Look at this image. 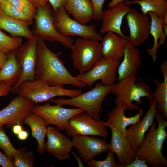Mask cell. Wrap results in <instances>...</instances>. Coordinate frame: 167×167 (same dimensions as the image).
<instances>
[{
  "instance_id": "19",
  "label": "cell",
  "mask_w": 167,
  "mask_h": 167,
  "mask_svg": "<svg viewBox=\"0 0 167 167\" xmlns=\"http://www.w3.org/2000/svg\"><path fill=\"white\" fill-rule=\"evenodd\" d=\"M111 132L109 150L115 154L121 167H126L135 157L131 146L124 135L117 129L109 127Z\"/></svg>"
},
{
  "instance_id": "46",
  "label": "cell",
  "mask_w": 167,
  "mask_h": 167,
  "mask_svg": "<svg viewBox=\"0 0 167 167\" xmlns=\"http://www.w3.org/2000/svg\"><path fill=\"white\" fill-rule=\"evenodd\" d=\"M137 0H112L108 4V7L109 8L113 7L115 5L123 2L126 1H135Z\"/></svg>"
},
{
  "instance_id": "20",
  "label": "cell",
  "mask_w": 167,
  "mask_h": 167,
  "mask_svg": "<svg viewBox=\"0 0 167 167\" xmlns=\"http://www.w3.org/2000/svg\"><path fill=\"white\" fill-rule=\"evenodd\" d=\"M123 59L120 63L117 71L116 79L120 80L129 76L138 73V69L142 64L139 50L128 42L123 52Z\"/></svg>"
},
{
  "instance_id": "26",
  "label": "cell",
  "mask_w": 167,
  "mask_h": 167,
  "mask_svg": "<svg viewBox=\"0 0 167 167\" xmlns=\"http://www.w3.org/2000/svg\"><path fill=\"white\" fill-rule=\"evenodd\" d=\"M148 14L151 19L150 34L153 37L154 43L151 49L147 48V52L151 57L153 62H155L157 59L156 55L158 48L160 45L164 44L167 35L163 30V22L162 19L159 18L153 12H149Z\"/></svg>"
},
{
  "instance_id": "25",
  "label": "cell",
  "mask_w": 167,
  "mask_h": 167,
  "mask_svg": "<svg viewBox=\"0 0 167 167\" xmlns=\"http://www.w3.org/2000/svg\"><path fill=\"white\" fill-rule=\"evenodd\" d=\"M24 123L30 127L32 136L37 142V152L41 154L43 153L45 151V138L48 125L41 116L32 112L26 117Z\"/></svg>"
},
{
  "instance_id": "40",
  "label": "cell",
  "mask_w": 167,
  "mask_h": 167,
  "mask_svg": "<svg viewBox=\"0 0 167 167\" xmlns=\"http://www.w3.org/2000/svg\"><path fill=\"white\" fill-rule=\"evenodd\" d=\"M54 11L62 7H64L66 0H49Z\"/></svg>"
},
{
  "instance_id": "11",
  "label": "cell",
  "mask_w": 167,
  "mask_h": 167,
  "mask_svg": "<svg viewBox=\"0 0 167 167\" xmlns=\"http://www.w3.org/2000/svg\"><path fill=\"white\" fill-rule=\"evenodd\" d=\"M34 37L28 41L16 50V57L22 69V74L19 82L12 87V94L16 93L19 85L26 81L34 80L36 62L37 43L38 36L34 34Z\"/></svg>"
},
{
  "instance_id": "32",
  "label": "cell",
  "mask_w": 167,
  "mask_h": 167,
  "mask_svg": "<svg viewBox=\"0 0 167 167\" xmlns=\"http://www.w3.org/2000/svg\"><path fill=\"white\" fill-rule=\"evenodd\" d=\"M14 155L12 162L15 167H33L34 158V153L31 152H25L22 149Z\"/></svg>"
},
{
  "instance_id": "2",
  "label": "cell",
  "mask_w": 167,
  "mask_h": 167,
  "mask_svg": "<svg viewBox=\"0 0 167 167\" xmlns=\"http://www.w3.org/2000/svg\"><path fill=\"white\" fill-rule=\"evenodd\" d=\"M155 118L157 123V127L156 123L152 125L142 144L135 152V158L145 160L152 167H166L167 159L161 151L167 137L165 130L167 121L157 112Z\"/></svg>"
},
{
  "instance_id": "30",
  "label": "cell",
  "mask_w": 167,
  "mask_h": 167,
  "mask_svg": "<svg viewBox=\"0 0 167 167\" xmlns=\"http://www.w3.org/2000/svg\"><path fill=\"white\" fill-rule=\"evenodd\" d=\"M22 42L21 38L10 37L0 30V49L7 54L17 49Z\"/></svg>"
},
{
  "instance_id": "34",
  "label": "cell",
  "mask_w": 167,
  "mask_h": 167,
  "mask_svg": "<svg viewBox=\"0 0 167 167\" xmlns=\"http://www.w3.org/2000/svg\"><path fill=\"white\" fill-rule=\"evenodd\" d=\"M106 158L103 160H96L93 158L87 163L90 167H121L115 160L114 153L109 150Z\"/></svg>"
},
{
  "instance_id": "31",
  "label": "cell",
  "mask_w": 167,
  "mask_h": 167,
  "mask_svg": "<svg viewBox=\"0 0 167 167\" xmlns=\"http://www.w3.org/2000/svg\"><path fill=\"white\" fill-rule=\"evenodd\" d=\"M0 7L7 15L16 19L28 23L31 25L32 19L29 17L7 0L0 3Z\"/></svg>"
},
{
  "instance_id": "37",
  "label": "cell",
  "mask_w": 167,
  "mask_h": 167,
  "mask_svg": "<svg viewBox=\"0 0 167 167\" xmlns=\"http://www.w3.org/2000/svg\"><path fill=\"white\" fill-rule=\"evenodd\" d=\"M146 161L144 159L135 158L126 167H148Z\"/></svg>"
},
{
  "instance_id": "48",
  "label": "cell",
  "mask_w": 167,
  "mask_h": 167,
  "mask_svg": "<svg viewBox=\"0 0 167 167\" xmlns=\"http://www.w3.org/2000/svg\"><path fill=\"white\" fill-rule=\"evenodd\" d=\"M163 28L164 32L167 36V24H163Z\"/></svg>"
},
{
  "instance_id": "27",
  "label": "cell",
  "mask_w": 167,
  "mask_h": 167,
  "mask_svg": "<svg viewBox=\"0 0 167 167\" xmlns=\"http://www.w3.org/2000/svg\"><path fill=\"white\" fill-rule=\"evenodd\" d=\"M16 50L8 55L7 61L0 71V84H8L13 87L21 78L22 69L16 57Z\"/></svg>"
},
{
  "instance_id": "7",
  "label": "cell",
  "mask_w": 167,
  "mask_h": 167,
  "mask_svg": "<svg viewBox=\"0 0 167 167\" xmlns=\"http://www.w3.org/2000/svg\"><path fill=\"white\" fill-rule=\"evenodd\" d=\"M52 6L48 3L37 8L32 32L44 40L58 42L66 47L71 48L74 41L70 37L61 35L56 29L54 23V11Z\"/></svg>"
},
{
  "instance_id": "35",
  "label": "cell",
  "mask_w": 167,
  "mask_h": 167,
  "mask_svg": "<svg viewBox=\"0 0 167 167\" xmlns=\"http://www.w3.org/2000/svg\"><path fill=\"white\" fill-rule=\"evenodd\" d=\"M17 7L26 15L34 19L37 8L29 0H7Z\"/></svg>"
},
{
  "instance_id": "39",
  "label": "cell",
  "mask_w": 167,
  "mask_h": 167,
  "mask_svg": "<svg viewBox=\"0 0 167 167\" xmlns=\"http://www.w3.org/2000/svg\"><path fill=\"white\" fill-rule=\"evenodd\" d=\"M0 165L3 167H15L12 161L0 151Z\"/></svg>"
},
{
  "instance_id": "23",
  "label": "cell",
  "mask_w": 167,
  "mask_h": 167,
  "mask_svg": "<svg viewBox=\"0 0 167 167\" xmlns=\"http://www.w3.org/2000/svg\"><path fill=\"white\" fill-rule=\"evenodd\" d=\"M64 7L68 14L81 24H86L92 19L93 7L91 0H66Z\"/></svg>"
},
{
  "instance_id": "49",
  "label": "cell",
  "mask_w": 167,
  "mask_h": 167,
  "mask_svg": "<svg viewBox=\"0 0 167 167\" xmlns=\"http://www.w3.org/2000/svg\"><path fill=\"white\" fill-rule=\"evenodd\" d=\"M4 0H0V3Z\"/></svg>"
},
{
  "instance_id": "12",
  "label": "cell",
  "mask_w": 167,
  "mask_h": 167,
  "mask_svg": "<svg viewBox=\"0 0 167 167\" xmlns=\"http://www.w3.org/2000/svg\"><path fill=\"white\" fill-rule=\"evenodd\" d=\"M34 106L31 100L18 95L0 110V126L6 125L7 128L11 129L16 124L23 126L25 118L32 113Z\"/></svg>"
},
{
  "instance_id": "14",
  "label": "cell",
  "mask_w": 167,
  "mask_h": 167,
  "mask_svg": "<svg viewBox=\"0 0 167 167\" xmlns=\"http://www.w3.org/2000/svg\"><path fill=\"white\" fill-rule=\"evenodd\" d=\"M126 18L130 32L127 42L135 47L139 46L149 37L151 20L147 14L134 8L130 9Z\"/></svg>"
},
{
  "instance_id": "21",
  "label": "cell",
  "mask_w": 167,
  "mask_h": 167,
  "mask_svg": "<svg viewBox=\"0 0 167 167\" xmlns=\"http://www.w3.org/2000/svg\"><path fill=\"white\" fill-rule=\"evenodd\" d=\"M126 110L125 106L118 104L107 114V120L105 122L107 126L112 127L119 130L125 136L126 127L136 123L143 115V109L139 110V112L135 115L127 117L125 114Z\"/></svg>"
},
{
  "instance_id": "41",
  "label": "cell",
  "mask_w": 167,
  "mask_h": 167,
  "mask_svg": "<svg viewBox=\"0 0 167 167\" xmlns=\"http://www.w3.org/2000/svg\"><path fill=\"white\" fill-rule=\"evenodd\" d=\"M160 69L164 78V80L167 81V61H163L160 66Z\"/></svg>"
},
{
  "instance_id": "22",
  "label": "cell",
  "mask_w": 167,
  "mask_h": 167,
  "mask_svg": "<svg viewBox=\"0 0 167 167\" xmlns=\"http://www.w3.org/2000/svg\"><path fill=\"white\" fill-rule=\"evenodd\" d=\"M101 41L103 57L110 60L120 61L123 57L127 40L114 32H109Z\"/></svg>"
},
{
  "instance_id": "44",
  "label": "cell",
  "mask_w": 167,
  "mask_h": 167,
  "mask_svg": "<svg viewBox=\"0 0 167 167\" xmlns=\"http://www.w3.org/2000/svg\"><path fill=\"white\" fill-rule=\"evenodd\" d=\"M28 135L29 133L28 132L26 131L23 130L17 135L19 139L24 141L27 139Z\"/></svg>"
},
{
  "instance_id": "47",
  "label": "cell",
  "mask_w": 167,
  "mask_h": 167,
  "mask_svg": "<svg viewBox=\"0 0 167 167\" xmlns=\"http://www.w3.org/2000/svg\"><path fill=\"white\" fill-rule=\"evenodd\" d=\"M162 19L163 22V24H167V11L165 13Z\"/></svg>"
},
{
  "instance_id": "6",
  "label": "cell",
  "mask_w": 167,
  "mask_h": 167,
  "mask_svg": "<svg viewBox=\"0 0 167 167\" xmlns=\"http://www.w3.org/2000/svg\"><path fill=\"white\" fill-rule=\"evenodd\" d=\"M70 48L73 65L79 74L89 70L103 57L101 43L97 40L80 37Z\"/></svg>"
},
{
  "instance_id": "36",
  "label": "cell",
  "mask_w": 167,
  "mask_h": 167,
  "mask_svg": "<svg viewBox=\"0 0 167 167\" xmlns=\"http://www.w3.org/2000/svg\"><path fill=\"white\" fill-rule=\"evenodd\" d=\"M93 7L92 19L96 21L101 20L103 12V7L105 0H91Z\"/></svg>"
},
{
  "instance_id": "45",
  "label": "cell",
  "mask_w": 167,
  "mask_h": 167,
  "mask_svg": "<svg viewBox=\"0 0 167 167\" xmlns=\"http://www.w3.org/2000/svg\"><path fill=\"white\" fill-rule=\"evenodd\" d=\"M12 129L13 133L16 135L23 130L22 125L19 124L15 125Z\"/></svg>"
},
{
  "instance_id": "15",
  "label": "cell",
  "mask_w": 167,
  "mask_h": 167,
  "mask_svg": "<svg viewBox=\"0 0 167 167\" xmlns=\"http://www.w3.org/2000/svg\"><path fill=\"white\" fill-rule=\"evenodd\" d=\"M149 108L145 115L135 124L126 129L125 137L135 153L141 146L146 132L154 123L156 110L157 101L153 98L149 100Z\"/></svg>"
},
{
  "instance_id": "33",
  "label": "cell",
  "mask_w": 167,
  "mask_h": 167,
  "mask_svg": "<svg viewBox=\"0 0 167 167\" xmlns=\"http://www.w3.org/2000/svg\"><path fill=\"white\" fill-rule=\"evenodd\" d=\"M0 148H1L10 160L19 150L15 148L11 142L3 126H0Z\"/></svg>"
},
{
  "instance_id": "28",
  "label": "cell",
  "mask_w": 167,
  "mask_h": 167,
  "mask_svg": "<svg viewBox=\"0 0 167 167\" xmlns=\"http://www.w3.org/2000/svg\"><path fill=\"white\" fill-rule=\"evenodd\" d=\"M125 2L128 5L138 4L140 6L143 13L147 14L149 12H153L161 19L167 11V1L166 0H137L134 1H126Z\"/></svg>"
},
{
  "instance_id": "1",
  "label": "cell",
  "mask_w": 167,
  "mask_h": 167,
  "mask_svg": "<svg viewBox=\"0 0 167 167\" xmlns=\"http://www.w3.org/2000/svg\"><path fill=\"white\" fill-rule=\"evenodd\" d=\"M61 53L51 51L44 40L38 36L34 80L51 86L71 85L80 89L86 87V84L72 75L66 67L59 58Z\"/></svg>"
},
{
  "instance_id": "5",
  "label": "cell",
  "mask_w": 167,
  "mask_h": 167,
  "mask_svg": "<svg viewBox=\"0 0 167 167\" xmlns=\"http://www.w3.org/2000/svg\"><path fill=\"white\" fill-rule=\"evenodd\" d=\"M16 92L29 99L35 104L58 96L73 97L82 93L79 90L65 89L63 85L51 86L34 80L22 83L17 88Z\"/></svg>"
},
{
  "instance_id": "42",
  "label": "cell",
  "mask_w": 167,
  "mask_h": 167,
  "mask_svg": "<svg viewBox=\"0 0 167 167\" xmlns=\"http://www.w3.org/2000/svg\"><path fill=\"white\" fill-rule=\"evenodd\" d=\"M8 55L0 49V71L7 61Z\"/></svg>"
},
{
  "instance_id": "8",
  "label": "cell",
  "mask_w": 167,
  "mask_h": 167,
  "mask_svg": "<svg viewBox=\"0 0 167 167\" xmlns=\"http://www.w3.org/2000/svg\"><path fill=\"white\" fill-rule=\"evenodd\" d=\"M54 23L61 35L66 37L79 36L85 39L101 41L102 37L96 31L94 23L90 25L81 24L71 18L64 7L54 11Z\"/></svg>"
},
{
  "instance_id": "18",
  "label": "cell",
  "mask_w": 167,
  "mask_h": 167,
  "mask_svg": "<svg viewBox=\"0 0 167 167\" xmlns=\"http://www.w3.org/2000/svg\"><path fill=\"white\" fill-rule=\"evenodd\" d=\"M130 8L125 2H123L103 11L99 33L111 32L127 40L128 37L122 33L121 27L123 18L127 14Z\"/></svg>"
},
{
  "instance_id": "3",
  "label": "cell",
  "mask_w": 167,
  "mask_h": 167,
  "mask_svg": "<svg viewBox=\"0 0 167 167\" xmlns=\"http://www.w3.org/2000/svg\"><path fill=\"white\" fill-rule=\"evenodd\" d=\"M115 83L107 85L98 82L92 89L77 96L69 99L53 98L49 100V102L61 106L68 105L78 107L86 111L96 121H100V114L103 101L108 95L111 93Z\"/></svg>"
},
{
  "instance_id": "10",
  "label": "cell",
  "mask_w": 167,
  "mask_h": 167,
  "mask_svg": "<svg viewBox=\"0 0 167 167\" xmlns=\"http://www.w3.org/2000/svg\"><path fill=\"white\" fill-rule=\"evenodd\" d=\"M119 61L102 57L88 71L79 74L75 77L87 86L91 87L96 81L100 80L103 84L109 85L115 82Z\"/></svg>"
},
{
  "instance_id": "9",
  "label": "cell",
  "mask_w": 167,
  "mask_h": 167,
  "mask_svg": "<svg viewBox=\"0 0 167 167\" xmlns=\"http://www.w3.org/2000/svg\"><path fill=\"white\" fill-rule=\"evenodd\" d=\"M105 122L98 121L86 113H78L68 121L66 132L69 135L99 136L106 138L108 135Z\"/></svg>"
},
{
  "instance_id": "24",
  "label": "cell",
  "mask_w": 167,
  "mask_h": 167,
  "mask_svg": "<svg viewBox=\"0 0 167 167\" xmlns=\"http://www.w3.org/2000/svg\"><path fill=\"white\" fill-rule=\"evenodd\" d=\"M28 23L13 18L6 14L0 7V29L14 37L22 36L29 39L34 35L29 29Z\"/></svg>"
},
{
  "instance_id": "38",
  "label": "cell",
  "mask_w": 167,
  "mask_h": 167,
  "mask_svg": "<svg viewBox=\"0 0 167 167\" xmlns=\"http://www.w3.org/2000/svg\"><path fill=\"white\" fill-rule=\"evenodd\" d=\"M12 87L11 85L8 84H0V97L8 96Z\"/></svg>"
},
{
  "instance_id": "43",
  "label": "cell",
  "mask_w": 167,
  "mask_h": 167,
  "mask_svg": "<svg viewBox=\"0 0 167 167\" xmlns=\"http://www.w3.org/2000/svg\"><path fill=\"white\" fill-rule=\"evenodd\" d=\"M37 8L44 6L47 4L49 0H29Z\"/></svg>"
},
{
  "instance_id": "13",
  "label": "cell",
  "mask_w": 167,
  "mask_h": 167,
  "mask_svg": "<svg viewBox=\"0 0 167 167\" xmlns=\"http://www.w3.org/2000/svg\"><path fill=\"white\" fill-rule=\"evenodd\" d=\"M84 112L79 108L69 109L46 103L43 105L34 106L32 112L40 115L48 125H54L61 131L66 130L68 122L72 117Z\"/></svg>"
},
{
  "instance_id": "16",
  "label": "cell",
  "mask_w": 167,
  "mask_h": 167,
  "mask_svg": "<svg viewBox=\"0 0 167 167\" xmlns=\"http://www.w3.org/2000/svg\"><path fill=\"white\" fill-rule=\"evenodd\" d=\"M80 157L87 163L95 157L109 150L106 141L94 136L75 135L71 140Z\"/></svg>"
},
{
  "instance_id": "4",
  "label": "cell",
  "mask_w": 167,
  "mask_h": 167,
  "mask_svg": "<svg viewBox=\"0 0 167 167\" xmlns=\"http://www.w3.org/2000/svg\"><path fill=\"white\" fill-rule=\"evenodd\" d=\"M136 75H132L115 82L111 91V93L116 96L114 102L116 105H124L126 110H133L141 108L132 103L133 101L138 104L142 102L141 98L146 97L149 100L152 96L150 87L143 81L136 82Z\"/></svg>"
},
{
  "instance_id": "29",
  "label": "cell",
  "mask_w": 167,
  "mask_h": 167,
  "mask_svg": "<svg viewBox=\"0 0 167 167\" xmlns=\"http://www.w3.org/2000/svg\"><path fill=\"white\" fill-rule=\"evenodd\" d=\"M157 87L153 93V97L157 101V111L162 114L164 118L167 119V81L160 82L156 79H153Z\"/></svg>"
},
{
  "instance_id": "17",
  "label": "cell",
  "mask_w": 167,
  "mask_h": 167,
  "mask_svg": "<svg viewBox=\"0 0 167 167\" xmlns=\"http://www.w3.org/2000/svg\"><path fill=\"white\" fill-rule=\"evenodd\" d=\"M60 131L53 126L47 127L45 149L56 159L63 161L69 159L73 146L72 141Z\"/></svg>"
}]
</instances>
